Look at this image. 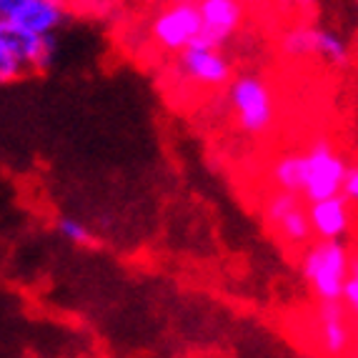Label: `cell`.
Masks as SVG:
<instances>
[{
  "label": "cell",
  "instance_id": "cell-1",
  "mask_svg": "<svg viewBox=\"0 0 358 358\" xmlns=\"http://www.w3.org/2000/svg\"><path fill=\"white\" fill-rule=\"evenodd\" d=\"M301 271L318 301H338L341 288L353 271L351 251L343 241H318L303 253Z\"/></svg>",
  "mask_w": 358,
  "mask_h": 358
},
{
  "label": "cell",
  "instance_id": "cell-14",
  "mask_svg": "<svg viewBox=\"0 0 358 358\" xmlns=\"http://www.w3.org/2000/svg\"><path fill=\"white\" fill-rule=\"evenodd\" d=\"M55 231L73 245H93L96 243V233L90 231L83 221H78L76 215H60L55 221Z\"/></svg>",
  "mask_w": 358,
  "mask_h": 358
},
{
  "label": "cell",
  "instance_id": "cell-7",
  "mask_svg": "<svg viewBox=\"0 0 358 358\" xmlns=\"http://www.w3.org/2000/svg\"><path fill=\"white\" fill-rule=\"evenodd\" d=\"M180 68L193 83L206 85V88H226L233 80V68L226 55L215 48L198 45V43L180 50Z\"/></svg>",
  "mask_w": 358,
  "mask_h": 358
},
{
  "label": "cell",
  "instance_id": "cell-19",
  "mask_svg": "<svg viewBox=\"0 0 358 358\" xmlns=\"http://www.w3.org/2000/svg\"><path fill=\"white\" fill-rule=\"evenodd\" d=\"M25 0H0V20L13 18V13L23 6Z\"/></svg>",
  "mask_w": 358,
  "mask_h": 358
},
{
  "label": "cell",
  "instance_id": "cell-11",
  "mask_svg": "<svg viewBox=\"0 0 358 358\" xmlns=\"http://www.w3.org/2000/svg\"><path fill=\"white\" fill-rule=\"evenodd\" d=\"M306 178V158L301 150H288L271 166V183L275 191H286L293 196H301Z\"/></svg>",
  "mask_w": 358,
  "mask_h": 358
},
{
  "label": "cell",
  "instance_id": "cell-6",
  "mask_svg": "<svg viewBox=\"0 0 358 358\" xmlns=\"http://www.w3.org/2000/svg\"><path fill=\"white\" fill-rule=\"evenodd\" d=\"M0 41L6 43L30 73L48 71L58 50L55 36H33L28 30L13 25L10 20H0Z\"/></svg>",
  "mask_w": 358,
  "mask_h": 358
},
{
  "label": "cell",
  "instance_id": "cell-2",
  "mask_svg": "<svg viewBox=\"0 0 358 358\" xmlns=\"http://www.w3.org/2000/svg\"><path fill=\"white\" fill-rule=\"evenodd\" d=\"M228 98H231V108L241 131L251 136H263L268 131L275 118V103L266 78L256 73L233 78L228 83Z\"/></svg>",
  "mask_w": 358,
  "mask_h": 358
},
{
  "label": "cell",
  "instance_id": "cell-9",
  "mask_svg": "<svg viewBox=\"0 0 358 358\" xmlns=\"http://www.w3.org/2000/svg\"><path fill=\"white\" fill-rule=\"evenodd\" d=\"M318 341L331 356H343L353 341V316L341 301H321L318 306Z\"/></svg>",
  "mask_w": 358,
  "mask_h": 358
},
{
  "label": "cell",
  "instance_id": "cell-16",
  "mask_svg": "<svg viewBox=\"0 0 358 358\" xmlns=\"http://www.w3.org/2000/svg\"><path fill=\"white\" fill-rule=\"evenodd\" d=\"M25 76H30V71L15 58V53L6 43L0 41V83H15V80H23Z\"/></svg>",
  "mask_w": 358,
  "mask_h": 358
},
{
  "label": "cell",
  "instance_id": "cell-20",
  "mask_svg": "<svg viewBox=\"0 0 358 358\" xmlns=\"http://www.w3.org/2000/svg\"><path fill=\"white\" fill-rule=\"evenodd\" d=\"M288 3H293V6H299V8H306V6H310L313 0H288Z\"/></svg>",
  "mask_w": 358,
  "mask_h": 358
},
{
  "label": "cell",
  "instance_id": "cell-4",
  "mask_svg": "<svg viewBox=\"0 0 358 358\" xmlns=\"http://www.w3.org/2000/svg\"><path fill=\"white\" fill-rule=\"evenodd\" d=\"M201 30V13L198 3L180 0L153 20V41L168 53H180L188 45H193Z\"/></svg>",
  "mask_w": 358,
  "mask_h": 358
},
{
  "label": "cell",
  "instance_id": "cell-10",
  "mask_svg": "<svg viewBox=\"0 0 358 358\" xmlns=\"http://www.w3.org/2000/svg\"><path fill=\"white\" fill-rule=\"evenodd\" d=\"M8 20L33 36H53L66 20V10L60 0H25Z\"/></svg>",
  "mask_w": 358,
  "mask_h": 358
},
{
  "label": "cell",
  "instance_id": "cell-17",
  "mask_svg": "<svg viewBox=\"0 0 358 358\" xmlns=\"http://www.w3.org/2000/svg\"><path fill=\"white\" fill-rule=\"evenodd\" d=\"M341 303H343V308L351 313V316H356V308H358V273H356V266H353V271L348 273L346 283H343V288H341Z\"/></svg>",
  "mask_w": 358,
  "mask_h": 358
},
{
  "label": "cell",
  "instance_id": "cell-5",
  "mask_svg": "<svg viewBox=\"0 0 358 358\" xmlns=\"http://www.w3.org/2000/svg\"><path fill=\"white\" fill-rule=\"evenodd\" d=\"M198 13H201V30L196 43L215 50H221L231 41L243 20V8L238 0H201Z\"/></svg>",
  "mask_w": 358,
  "mask_h": 358
},
{
  "label": "cell",
  "instance_id": "cell-12",
  "mask_svg": "<svg viewBox=\"0 0 358 358\" xmlns=\"http://www.w3.org/2000/svg\"><path fill=\"white\" fill-rule=\"evenodd\" d=\"M271 228H273V231L291 245H308L310 238H313L303 203L293 206V208L286 210L281 218H275V221L271 223Z\"/></svg>",
  "mask_w": 358,
  "mask_h": 358
},
{
  "label": "cell",
  "instance_id": "cell-8",
  "mask_svg": "<svg viewBox=\"0 0 358 358\" xmlns=\"http://www.w3.org/2000/svg\"><path fill=\"white\" fill-rule=\"evenodd\" d=\"M306 215H308L310 233L318 236V241H343L351 233L353 213L346 198L334 196L308 203Z\"/></svg>",
  "mask_w": 358,
  "mask_h": 358
},
{
  "label": "cell",
  "instance_id": "cell-15",
  "mask_svg": "<svg viewBox=\"0 0 358 358\" xmlns=\"http://www.w3.org/2000/svg\"><path fill=\"white\" fill-rule=\"evenodd\" d=\"M310 33H313V28H306V25H296V28L286 30L281 38V50L288 58H306V55H313Z\"/></svg>",
  "mask_w": 358,
  "mask_h": 358
},
{
  "label": "cell",
  "instance_id": "cell-18",
  "mask_svg": "<svg viewBox=\"0 0 358 358\" xmlns=\"http://www.w3.org/2000/svg\"><path fill=\"white\" fill-rule=\"evenodd\" d=\"M341 198H346L348 203L356 206L358 201V168L353 163H348L346 173H343V180H341Z\"/></svg>",
  "mask_w": 358,
  "mask_h": 358
},
{
  "label": "cell",
  "instance_id": "cell-3",
  "mask_svg": "<svg viewBox=\"0 0 358 358\" xmlns=\"http://www.w3.org/2000/svg\"><path fill=\"white\" fill-rule=\"evenodd\" d=\"M306 158V178H303V191H301V201L316 203V201H326L341 193V180L346 173L348 161L336 150V145L329 138L321 136L318 141L303 150Z\"/></svg>",
  "mask_w": 358,
  "mask_h": 358
},
{
  "label": "cell",
  "instance_id": "cell-13",
  "mask_svg": "<svg viewBox=\"0 0 358 358\" xmlns=\"http://www.w3.org/2000/svg\"><path fill=\"white\" fill-rule=\"evenodd\" d=\"M310 48H313V55L323 58L329 66L343 68L348 63V43L343 41L341 33H336L331 28H313Z\"/></svg>",
  "mask_w": 358,
  "mask_h": 358
}]
</instances>
